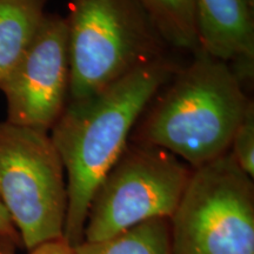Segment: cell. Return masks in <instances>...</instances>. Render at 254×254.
Instances as JSON below:
<instances>
[{"instance_id": "6da1fadb", "label": "cell", "mask_w": 254, "mask_h": 254, "mask_svg": "<svg viewBox=\"0 0 254 254\" xmlns=\"http://www.w3.org/2000/svg\"><path fill=\"white\" fill-rule=\"evenodd\" d=\"M176 55L134 69L110 86L67 101L50 131L65 170L67 213L64 238L71 246L84 240L92 196L118 160L146 107L180 67Z\"/></svg>"}, {"instance_id": "8fae6325", "label": "cell", "mask_w": 254, "mask_h": 254, "mask_svg": "<svg viewBox=\"0 0 254 254\" xmlns=\"http://www.w3.org/2000/svg\"><path fill=\"white\" fill-rule=\"evenodd\" d=\"M177 52L192 55L199 50L193 0H138Z\"/></svg>"}, {"instance_id": "52a82bcc", "label": "cell", "mask_w": 254, "mask_h": 254, "mask_svg": "<svg viewBox=\"0 0 254 254\" xmlns=\"http://www.w3.org/2000/svg\"><path fill=\"white\" fill-rule=\"evenodd\" d=\"M69 51L65 17L46 13L14 67L0 82L6 122L49 132L68 101Z\"/></svg>"}, {"instance_id": "4fadbf2b", "label": "cell", "mask_w": 254, "mask_h": 254, "mask_svg": "<svg viewBox=\"0 0 254 254\" xmlns=\"http://www.w3.org/2000/svg\"><path fill=\"white\" fill-rule=\"evenodd\" d=\"M27 254H74V247L69 245L63 237L36 246L27 251Z\"/></svg>"}, {"instance_id": "277c9868", "label": "cell", "mask_w": 254, "mask_h": 254, "mask_svg": "<svg viewBox=\"0 0 254 254\" xmlns=\"http://www.w3.org/2000/svg\"><path fill=\"white\" fill-rule=\"evenodd\" d=\"M170 234L173 254H254L253 178L230 151L192 170Z\"/></svg>"}, {"instance_id": "5bb4252c", "label": "cell", "mask_w": 254, "mask_h": 254, "mask_svg": "<svg viewBox=\"0 0 254 254\" xmlns=\"http://www.w3.org/2000/svg\"><path fill=\"white\" fill-rule=\"evenodd\" d=\"M0 233L19 238L18 232L13 225V221H12L7 209L5 208V206L2 205L1 201H0Z\"/></svg>"}, {"instance_id": "7c38bea8", "label": "cell", "mask_w": 254, "mask_h": 254, "mask_svg": "<svg viewBox=\"0 0 254 254\" xmlns=\"http://www.w3.org/2000/svg\"><path fill=\"white\" fill-rule=\"evenodd\" d=\"M230 153L241 170L254 178V101L234 132Z\"/></svg>"}, {"instance_id": "9c48e42d", "label": "cell", "mask_w": 254, "mask_h": 254, "mask_svg": "<svg viewBox=\"0 0 254 254\" xmlns=\"http://www.w3.org/2000/svg\"><path fill=\"white\" fill-rule=\"evenodd\" d=\"M49 0H0V82L24 55Z\"/></svg>"}, {"instance_id": "30bf717a", "label": "cell", "mask_w": 254, "mask_h": 254, "mask_svg": "<svg viewBox=\"0 0 254 254\" xmlns=\"http://www.w3.org/2000/svg\"><path fill=\"white\" fill-rule=\"evenodd\" d=\"M74 254H173L170 219H153L109 239L82 241Z\"/></svg>"}, {"instance_id": "7a4b0ae2", "label": "cell", "mask_w": 254, "mask_h": 254, "mask_svg": "<svg viewBox=\"0 0 254 254\" xmlns=\"http://www.w3.org/2000/svg\"><path fill=\"white\" fill-rule=\"evenodd\" d=\"M230 64L192 53L155 94L129 141L170 152L194 170L230 151L234 132L253 103Z\"/></svg>"}, {"instance_id": "8992f818", "label": "cell", "mask_w": 254, "mask_h": 254, "mask_svg": "<svg viewBox=\"0 0 254 254\" xmlns=\"http://www.w3.org/2000/svg\"><path fill=\"white\" fill-rule=\"evenodd\" d=\"M190 173L170 152L128 141L92 196L82 241L109 239L142 222L170 219Z\"/></svg>"}, {"instance_id": "5b68a950", "label": "cell", "mask_w": 254, "mask_h": 254, "mask_svg": "<svg viewBox=\"0 0 254 254\" xmlns=\"http://www.w3.org/2000/svg\"><path fill=\"white\" fill-rule=\"evenodd\" d=\"M0 201L26 251L64 237L67 185L49 132L0 122Z\"/></svg>"}, {"instance_id": "ba28073f", "label": "cell", "mask_w": 254, "mask_h": 254, "mask_svg": "<svg viewBox=\"0 0 254 254\" xmlns=\"http://www.w3.org/2000/svg\"><path fill=\"white\" fill-rule=\"evenodd\" d=\"M198 47L233 67L245 84L254 78V17L247 0H193Z\"/></svg>"}, {"instance_id": "3957f363", "label": "cell", "mask_w": 254, "mask_h": 254, "mask_svg": "<svg viewBox=\"0 0 254 254\" xmlns=\"http://www.w3.org/2000/svg\"><path fill=\"white\" fill-rule=\"evenodd\" d=\"M66 1L68 101L85 99L141 66L176 55L138 0Z\"/></svg>"}, {"instance_id": "2e32d148", "label": "cell", "mask_w": 254, "mask_h": 254, "mask_svg": "<svg viewBox=\"0 0 254 254\" xmlns=\"http://www.w3.org/2000/svg\"><path fill=\"white\" fill-rule=\"evenodd\" d=\"M247 2H249V4H250V6H251V7H252V8H254V0H247Z\"/></svg>"}, {"instance_id": "9a60e30c", "label": "cell", "mask_w": 254, "mask_h": 254, "mask_svg": "<svg viewBox=\"0 0 254 254\" xmlns=\"http://www.w3.org/2000/svg\"><path fill=\"white\" fill-rule=\"evenodd\" d=\"M18 244H20L19 238L0 233V254H15Z\"/></svg>"}]
</instances>
